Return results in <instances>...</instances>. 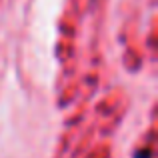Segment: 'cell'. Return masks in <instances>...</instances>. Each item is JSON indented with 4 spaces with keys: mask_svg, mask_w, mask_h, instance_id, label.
Returning a JSON list of instances; mask_svg holds the SVG:
<instances>
[{
    "mask_svg": "<svg viewBox=\"0 0 158 158\" xmlns=\"http://www.w3.org/2000/svg\"><path fill=\"white\" fill-rule=\"evenodd\" d=\"M136 158H150V150H142V152H136Z\"/></svg>",
    "mask_w": 158,
    "mask_h": 158,
    "instance_id": "1",
    "label": "cell"
}]
</instances>
